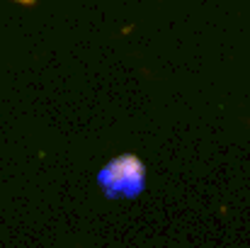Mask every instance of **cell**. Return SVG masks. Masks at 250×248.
I'll return each instance as SVG.
<instances>
[{
	"instance_id": "cell-2",
	"label": "cell",
	"mask_w": 250,
	"mask_h": 248,
	"mask_svg": "<svg viewBox=\"0 0 250 248\" xmlns=\"http://www.w3.org/2000/svg\"><path fill=\"white\" fill-rule=\"evenodd\" d=\"M22 2H32V0H22Z\"/></svg>"
},
{
	"instance_id": "cell-1",
	"label": "cell",
	"mask_w": 250,
	"mask_h": 248,
	"mask_svg": "<svg viewBox=\"0 0 250 248\" xmlns=\"http://www.w3.org/2000/svg\"><path fill=\"white\" fill-rule=\"evenodd\" d=\"M100 185L107 197H136L144 190V165L136 156H122L104 165Z\"/></svg>"
}]
</instances>
